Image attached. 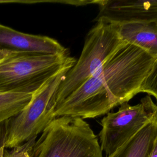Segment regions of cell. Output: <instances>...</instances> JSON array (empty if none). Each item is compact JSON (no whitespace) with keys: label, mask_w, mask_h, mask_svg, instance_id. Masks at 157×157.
I'll list each match as a JSON object with an SVG mask.
<instances>
[{"label":"cell","mask_w":157,"mask_h":157,"mask_svg":"<svg viewBox=\"0 0 157 157\" xmlns=\"http://www.w3.org/2000/svg\"><path fill=\"white\" fill-rule=\"evenodd\" d=\"M155 59L140 48L125 43L55 109V118H94L128 102L139 93Z\"/></svg>","instance_id":"6da1fadb"},{"label":"cell","mask_w":157,"mask_h":157,"mask_svg":"<svg viewBox=\"0 0 157 157\" xmlns=\"http://www.w3.org/2000/svg\"><path fill=\"white\" fill-rule=\"evenodd\" d=\"M95 21L96 25L86 35L79 58L67 72L59 86L55 108L78 90L125 44L118 36V23L104 18Z\"/></svg>","instance_id":"7a4b0ae2"},{"label":"cell","mask_w":157,"mask_h":157,"mask_svg":"<svg viewBox=\"0 0 157 157\" xmlns=\"http://www.w3.org/2000/svg\"><path fill=\"white\" fill-rule=\"evenodd\" d=\"M33 157H103L97 136L78 117L55 118L36 140Z\"/></svg>","instance_id":"3957f363"},{"label":"cell","mask_w":157,"mask_h":157,"mask_svg":"<svg viewBox=\"0 0 157 157\" xmlns=\"http://www.w3.org/2000/svg\"><path fill=\"white\" fill-rule=\"evenodd\" d=\"M74 65L64 67L48 79L32 94L29 102L17 115L4 123L2 144L4 148H13L37 137L55 118L58 89L67 72Z\"/></svg>","instance_id":"277c9868"},{"label":"cell","mask_w":157,"mask_h":157,"mask_svg":"<svg viewBox=\"0 0 157 157\" xmlns=\"http://www.w3.org/2000/svg\"><path fill=\"white\" fill-rule=\"evenodd\" d=\"M75 62L68 52L4 58L0 60V93L33 94L60 70Z\"/></svg>","instance_id":"5b68a950"},{"label":"cell","mask_w":157,"mask_h":157,"mask_svg":"<svg viewBox=\"0 0 157 157\" xmlns=\"http://www.w3.org/2000/svg\"><path fill=\"white\" fill-rule=\"evenodd\" d=\"M157 116V105L150 95L140 102L131 105L128 102L120 105L118 111L107 113L101 121L99 132L102 151L110 155L123 145Z\"/></svg>","instance_id":"8992f818"},{"label":"cell","mask_w":157,"mask_h":157,"mask_svg":"<svg viewBox=\"0 0 157 157\" xmlns=\"http://www.w3.org/2000/svg\"><path fill=\"white\" fill-rule=\"evenodd\" d=\"M67 52V48L53 38L24 33L0 23V60L14 56Z\"/></svg>","instance_id":"52a82bcc"},{"label":"cell","mask_w":157,"mask_h":157,"mask_svg":"<svg viewBox=\"0 0 157 157\" xmlns=\"http://www.w3.org/2000/svg\"><path fill=\"white\" fill-rule=\"evenodd\" d=\"M99 13L95 20L104 18L111 22H157V0H96Z\"/></svg>","instance_id":"ba28073f"},{"label":"cell","mask_w":157,"mask_h":157,"mask_svg":"<svg viewBox=\"0 0 157 157\" xmlns=\"http://www.w3.org/2000/svg\"><path fill=\"white\" fill-rule=\"evenodd\" d=\"M117 32L124 43L134 45L151 56L157 58V22L118 23Z\"/></svg>","instance_id":"9c48e42d"},{"label":"cell","mask_w":157,"mask_h":157,"mask_svg":"<svg viewBox=\"0 0 157 157\" xmlns=\"http://www.w3.org/2000/svg\"><path fill=\"white\" fill-rule=\"evenodd\" d=\"M157 139V116L133 137L107 157H149Z\"/></svg>","instance_id":"30bf717a"},{"label":"cell","mask_w":157,"mask_h":157,"mask_svg":"<svg viewBox=\"0 0 157 157\" xmlns=\"http://www.w3.org/2000/svg\"><path fill=\"white\" fill-rule=\"evenodd\" d=\"M32 94L0 93V126L17 115L29 102Z\"/></svg>","instance_id":"8fae6325"},{"label":"cell","mask_w":157,"mask_h":157,"mask_svg":"<svg viewBox=\"0 0 157 157\" xmlns=\"http://www.w3.org/2000/svg\"><path fill=\"white\" fill-rule=\"evenodd\" d=\"M148 95L154 96L157 101V58L155 59L153 66L144 80L139 90Z\"/></svg>","instance_id":"7c38bea8"},{"label":"cell","mask_w":157,"mask_h":157,"mask_svg":"<svg viewBox=\"0 0 157 157\" xmlns=\"http://www.w3.org/2000/svg\"><path fill=\"white\" fill-rule=\"evenodd\" d=\"M37 137H34L21 145L12 148L10 151L4 150L3 157H33L34 147Z\"/></svg>","instance_id":"4fadbf2b"},{"label":"cell","mask_w":157,"mask_h":157,"mask_svg":"<svg viewBox=\"0 0 157 157\" xmlns=\"http://www.w3.org/2000/svg\"><path fill=\"white\" fill-rule=\"evenodd\" d=\"M42 2V1H33V0H0V4L4 3H26V4H33Z\"/></svg>","instance_id":"5bb4252c"},{"label":"cell","mask_w":157,"mask_h":157,"mask_svg":"<svg viewBox=\"0 0 157 157\" xmlns=\"http://www.w3.org/2000/svg\"><path fill=\"white\" fill-rule=\"evenodd\" d=\"M149 157H157V139L155 141L154 147L152 149V151H151Z\"/></svg>","instance_id":"9a60e30c"}]
</instances>
